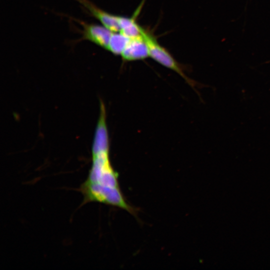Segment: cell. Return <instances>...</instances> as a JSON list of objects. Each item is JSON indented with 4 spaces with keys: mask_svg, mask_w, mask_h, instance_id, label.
I'll return each mask as SVG.
<instances>
[{
    "mask_svg": "<svg viewBox=\"0 0 270 270\" xmlns=\"http://www.w3.org/2000/svg\"><path fill=\"white\" fill-rule=\"evenodd\" d=\"M79 22L83 28L82 38L88 40L107 50L112 32L104 26Z\"/></svg>",
    "mask_w": 270,
    "mask_h": 270,
    "instance_id": "cell-3",
    "label": "cell"
},
{
    "mask_svg": "<svg viewBox=\"0 0 270 270\" xmlns=\"http://www.w3.org/2000/svg\"><path fill=\"white\" fill-rule=\"evenodd\" d=\"M130 39L120 32H112L106 50L115 55H121Z\"/></svg>",
    "mask_w": 270,
    "mask_h": 270,
    "instance_id": "cell-7",
    "label": "cell"
},
{
    "mask_svg": "<svg viewBox=\"0 0 270 270\" xmlns=\"http://www.w3.org/2000/svg\"><path fill=\"white\" fill-rule=\"evenodd\" d=\"M120 32L130 38L142 36L143 28L136 21L135 18L118 16Z\"/></svg>",
    "mask_w": 270,
    "mask_h": 270,
    "instance_id": "cell-6",
    "label": "cell"
},
{
    "mask_svg": "<svg viewBox=\"0 0 270 270\" xmlns=\"http://www.w3.org/2000/svg\"><path fill=\"white\" fill-rule=\"evenodd\" d=\"M80 191L84 202H98L134 210L124 200L118 182V174L112 168L108 159V149L96 156L92 166Z\"/></svg>",
    "mask_w": 270,
    "mask_h": 270,
    "instance_id": "cell-1",
    "label": "cell"
},
{
    "mask_svg": "<svg viewBox=\"0 0 270 270\" xmlns=\"http://www.w3.org/2000/svg\"><path fill=\"white\" fill-rule=\"evenodd\" d=\"M142 35L148 47L149 56L164 66L176 72L194 88L196 82L186 75L184 67L174 59L168 51L162 46L152 35L144 28Z\"/></svg>",
    "mask_w": 270,
    "mask_h": 270,
    "instance_id": "cell-2",
    "label": "cell"
},
{
    "mask_svg": "<svg viewBox=\"0 0 270 270\" xmlns=\"http://www.w3.org/2000/svg\"><path fill=\"white\" fill-rule=\"evenodd\" d=\"M90 14L98 20L106 28L112 32H118L120 27L118 16L110 14L96 6L88 0H76Z\"/></svg>",
    "mask_w": 270,
    "mask_h": 270,
    "instance_id": "cell-4",
    "label": "cell"
},
{
    "mask_svg": "<svg viewBox=\"0 0 270 270\" xmlns=\"http://www.w3.org/2000/svg\"><path fill=\"white\" fill-rule=\"evenodd\" d=\"M120 56L125 62L141 60L148 57V47L142 36L130 38Z\"/></svg>",
    "mask_w": 270,
    "mask_h": 270,
    "instance_id": "cell-5",
    "label": "cell"
}]
</instances>
